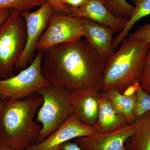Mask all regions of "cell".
Listing matches in <instances>:
<instances>
[{
    "mask_svg": "<svg viewBox=\"0 0 150 150\" xmlns=\"http://www.w3.org/2000/svg\"><path fill=\"white\" fill-rule=\"evenodd\" d=\"M136 93L137 100L134 110V116L136 119L150 110V94L143 90L140 84Z\"/></svg>",
    "mask_w": 150,
    "mask_h": 150,
    "instance_id": "20",
    "label": "cell"
},
{
    "mask_svg": "<svg viewBox=\"0 0 150 150\" xmlns=\"http://www.w3.org/2000/svg\"><path fill=\"white\" fill-rule=\"evenodd\" d=\"M106 62L101 93L115 89L121 94L139 81L144 67L150 43L126 37Z\"/></svg>",
    "mask_w": 150,
    "mask_h": 150,
    "instance_id": "3",
    "label": "cell"
},
{
    "mask_svg": "<svg viewBox=\"0 0 150 150\" xmlns=\"http://www.w3.org/2000/svg\"><path fill=\"white\" fill-rule=\"evenodd\" d=\"M132 1L134 5L133 13L125 27L112 41V49L114 51H116L122 41L128 36L134 25L143 18L150 14V0H132Z\"/></svg>",
    "mask_w": 150,
    "mask_h": 150,
    "instance_id": "16",
    "label": "cell"
},
{
    "mask_svg": "<svg viewBox=\"0 0 150 150\" xmlns=\"http://www.w3.org/2000/svg\"><path fill=\"white\" fill-rule=\"evenodd\" d=\"M82 19V37L85 38L90 46L100 58L107 62L115 51L112 49L113 36L115 31L89 19Z\"/></svg>",
    "mask_w": 150,
    "mask_h": 150,
    "instance_id": "11",
    "label": "cell"
},
{
    "mask_svg": "<svg viewBox=\"0 0 150 150\" xmlns=\"http://www.w3.org/2000/svg\"><path fill=\"white\" fill-rule=\"evenodd\" d=\"M54 11L48 3L45 2L37 10L21 13L26 23V41L23 52L16 65L15 71H20L28 67L36 51L37 42L48 26L49 19Z\"/></svg>",
    "mask_w": 150,
    "mask_h": 150,
    "instance_id": "8",
    "label": "cell"
},
{
    "mask_svg": "<svg viewBox=\"0 0 150 150\" xmlns=\"http://www.w3.org/2000/svg\"><path fill=\"white\" fill-rule=\"evenodd\" d=\"M71 16L89 19L120 32L128 19L115 16L108 9L105 0H89L84 5L77 8H70Z\"/></svg>",
    "mask_w": 150,
    "mask_h": 150,
    "instance_id": "12",
    "label": "cell"
},
{
    "mask_svg": "<svg viewBox=\"0 0 150 150\" xmlns=\"http://www.w3.org/2000/svg\"><path fill=\"white\" fill-rule=\"evenodd\" d=\"M128 38L150 43V23L140 26L139 29L128 35Z\"/></svg>",
    "mask_w": 150,
    "mask_h": 150,
    "instance_id": "22",
    "label": "cell"
},
{
    "mask_svg": "<svg viewBox=\"0 0 150 150\" xmlns=\"http://www.w3.org/2000/svg\"><path fill=\"white\" fill-rule=\"evenodd\" d=\"M26 41V23L21 13L12 11L0 25V80L14 75Z\"/></svg>",
    "mask_w": 150,
    "mask_h": 150,
    "instance_id": "5",
    "label": "cell"
},
{
    "mask_svg": "<svg viewBox=\"0 0 150 150\" xmlns=\"http://www.w3.org/2000/svg\"><path fill=\"white\" fill-rule=\"evenodd\" d=\"M96 134L94 126L83 124L72 115L48 138L27 149L28 150H47L79 137Z\"/></svg>",
    "mask_w": 150,
    "mask_h": 150,
    "instance_id": "9",
    "label": "cell"
},
{
    "mask_svg": "<svg viewBox=\"0 0 150 150\" xmlns=\"http://www.w3.org/2000/svg\"><path fill=\"white\" fill-rule=\"evenodd\" d=\"M43 51L37 54L29 66L16 75L0 80V99H24L49 84L41 71Z\"/></svg>",
    "mask_w": 150,
    "mask_h": 150,
    "instance_id": "6",
    "label": "cell"
},
{
    "mask_svg": "<svg viewBox=\"0 0 150 150\" xmlns=\"http://www.w3.org/2000/svg\"><path fill=\"white\" fill-rule=\"evenodd\" d=\"M43 0H0V9H8L21 13L36 6H40Z\"/></svg>",
    "mask_w": 150,
    "mask_h": 150,
    "instance_id": "18",
    "label": "cell"
},
{
    "mask_svg": "<svg viewBox=\"0 0 150 150\" xmlns=\"http://www.w3.org/2000/svg\"><path fill=\"white\" fill-rule=\"evenodd\" d=\"M47 150H61V149H60V145H59V146L54 147L51 148V149H48Z\"/></svg>",
    "mask_w": 150,
    "mask_h": 150,
    "instance_id": "28",
    "label": "cell"
},
{
    "mask_svg": "<svg viewBox=\"0 0 150 150\" xmlns=\"http://www.w3.org/2000/svg\"><path fill=\"white\" fill-rule=\"evenodd\" d=\"M89 0H66L64 4L70 8H77L84 5Z\"/></svg>",
    "mask_w": 150,
    "mask_h": 150,
    "instance_id": "24",
    "label": "cell"
},
{
    "mask_svg": "<svg viewBox=\"0 0 150 150\" xmlns=\"http://www.w3.org/2000/svg\"><path fill=\"white\" fill-rule=\"evenodd\" d=\"M109 11L115 16L129 19L133 13L134 6L126 0H108L105 4Z\"/></svg>",
    "mask_w": 150,
    "mask_h": 150,
    "instance_id": "19",
    "label": "cell"
},
{
    "mask_svg": "<svg viewBox=\"0 0 150 150\" xmlns=\"http://www.w3.org/2000/svg\"><path fill=\"white\" fill-rule=\"evenodd\" d=\"M11 11L8 9H0V25L8 17Z\"/></svg>",
    "mask_w": 150,
    "mask_h": 150,
    "instance_id": "26",
    "label": "cell"
},
{
    "mask_svg": "<svg viewBox=\"0 0 150 150\" xmlns=\"http://www.w3.org/2000/svg\"><path fill=\"white\" fill-rule=\"evenodd\" d=\"M131 125L124 115L113 108L108 98L100 93L99 113L94 126L97 134H109Z\"/></svg>",
    "mask_w": 150,
    "mask_h": 150,
    "instance_id": "14",
    "label": "cell"
},
{
    "mask_svg": "<svg viewBox=\"0 0 150 150\" xmlns=\"http://www.w3.org/2000/svg\"><path fill=\"white\" fill-rule=\"evenodd\" d=\"M134 133L133 125L107 134H96L75 139L82 150H124L127 140Z\"/></svg>",
    "mask_w": 150,
    "mask_h": 150,
    "instance_id": "13",
    "label": "cell"
},
{
    "mask_svg": "<svg viewBox=\"0 0 150 150\" xmlns=\"http://www.w3.org/2000/svg\"><path fill=\"white\" fill-rule=\"evenodd\" d=\"M105 4H106V2H107V1H108V0H105Z\"/></svg>",
    "mask_w": 150,
    "mask_h": 150,
    "instance_id": "30",
    "label": "cell"
},
{
    "mask_svg": "<svg viewBox=\"0 0 150 150\" xmlns=\"http://www.w3.org/2000/svg\"><path fill=\"white\" fill-rule=\"evenodd\" d=\"M43 98L35 120L41 125L36 144L48 138L72 115L71 97V92L67 89L49 84L36 93Z\"/></svg>",
    "mask_w": 150,
    "mask_h": 150,
    "instance_id": "4",
    "label": "cell"
},
{
    "mask_svg": "<svg viewBox=\"0 0 150 150\" xmlns=\"http://www.w3.org/2000/svg\"><path fill=\"white\" fill-rule=\"evenodd\" d=\"M83 34L82 18L54 11L37 42L35 50L43 51L56 45L76 41Z\"/></svg>",
    "mask_w": 150,
    "mask_h": 150,
    "instance_id": "7",
    "label": "cell"
},
{
    "mask_svg": "<svg viewBox=\"0 0 150 150\" xmlns=\"http://www.w3.org/2000/svg\"><path fill=\"white\" fill-rule=\"evenodd\" d=\"M134 133L127 141L124 150H150V110L136 118Z\"/></svg>",
    "mask_w": 150,
    "mask_h": 150,
    "instance_id": "15",
    "label": "cell"
},
{
    "mask_svg": "<svg viewBox=\"0 0 150 150\" xmlns=\"http://www.w3.org/2000/svg\"><path fill=\"white\" fill-rule=\"evenodd\" d=\"M0 150H28L27 149H15L0 146Z\"/></svg>",
    "mask_w": 150,
    "mask_h": 150,
    "instance_id": "27",
    "label": "cell"
},
{
    "mask_svg": "<svg viewBox=\"0 0 150 150\" xmlns=\"http://www.w3.org/2000/svg\"><path fill=\"white\" fill-rule=\"evenodd\" d=\"M139 83L143 90L150 94V46L148 49L144 67Z\"/></svg>",
    "mask_w": 150,
    "mask_h": 150,
    "instance_id": "21",
    "label": "cell"
},
{
    "mask_svg": "<svg viewBox=\"0 0 150 150\" xmlns=\"http://www.w3.org/2000/svg\"><path fill=\"white\" fill-rule=\"evenodd\" d=\"M101 93L108 98L116 111L124 115L133 125L136 120L134 110L137 100V93L128 96L124 95L116 90L112 89Z\"/></svg>",
    "mask_w": 150,
    "mask_h": 150,
    "instance_id": "17",
    "label": "cell"
},
{
    "mask_svg": "<svg viewBox=\"0 0 150 150\" xmlns=\"http://www.w3.org/2000/svg\"><path fill=\"white\" fill-rule=\"evenodd\" d=\"M60 146L61 150H82L76 142L71 141L61 144Z\"/></svg>",
    "mask_w": 150,
    "mask_h": 150,
    "instance_id": "25",
    "label": "cell"
},
{
    "mask_svg": "<svg viewBox=\"0 0 150 150\" xmlns=\"http://www.w3.org/2000/svg\"><path fill=\"white\" fill-rule=\"evenodd\" d=\"M100 93L98 90L93 88L72 92V115L84 125L94 126L99 113Z\"/></svg>",
    "mask_w": 150,
    "mask_h": 150,
    "instance_id": "10",
    "label": "cell"
},
{
    "mask_svg": "<svg viewBox=\"0 0 150 150\" xmlns=\"http://www.w3.org/2000/svg\"><path fill=\"white\" fill-rule=\"evenodd\" d=\"M44 2L48 3L58 13L63 15H69L71 13L70 8L62 3L61 0H43Z\"/></svg>",
    "mask_w": 150,
    "mask_h": 150,
    "instance_id": "23",
    "label": "cell"
},
{
    "mask_svg": "<svg viewBox=\"0 0 150 150\" xmlns=\"http://www.w3.org/2000/svg\"><path fill=\"white\" fill-rule=\"evenodd\" d=\"M65 1H66V0H61V1H62V3H63V4H64V2Z\"/></svg>",
    "mask_w": 150,
    "mask_h": 150,
    "instance_id": "29",
    "label": "cell"
},
{
    "mask_svg": "<svg viewBox=\"0 0 150 150\" xmlns=\"http://www.w3.org/2000/svg\"><path fill=\"white\" fill-rule=\"evenodd\" d=\"M106 63L86 39L81 38L43 51L41 71L49 83L71 92L93 88L101 93Z\"/></svg>",
    "mask_w": 150,
    "mask_h": 150,
    "instance_id": "1",
    "label": "cell"
},
{
    "mask_svg": "<svg viewBox=\"0 0 150 150\" xmlns=\"http://www.w3.org/2000/svg\"><path fill=\"white\" fill-rule=\"evenodd\" d=\"M43 101L36 93L24 99H0V146L23 149L36 144L41 125L35 115Z\"/></svg>",
    "mask_w": 150,
    "mask_h": 150,
    "instance_id": "2",
    "label": "cell"
}]
</instances>
